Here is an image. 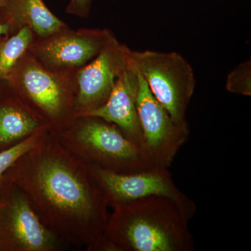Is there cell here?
<instances>
[{"mask_svg":"<svg viewBox=\"0 0 251 251\" xmlns=\"http://www.w3.org/2000/svg\"><path fill=\"white\" fill-rule=\"evenodd\" d=\"M36 215L64 247L99 251L109 219L108 198L90 165L51 128L9 168Z\"/></svg>","mask_w":251,"mask_h":251,"instance_id":"1","label":"cell"},{"mask_svg":"<svg viewBox=\"0 0 251 251\" xmlns=\"http://www.w3.org/2000/svg\"><path fill=\"white\" fill-rule=\"evenodd\" d=\"M112 207L99 251H194L189 220L170 198L150 196Z\"/></svg>","mask_w":251,"mask_h":251,"instance_id":"2","label":"cell"},{"mask_svg":"<svg viewBox=\"0 0 251 251\" xmlns=\"http://www.w3.org/2000/svg\"><path fill=\"white\" fill-rule=\"evenodd\" d=\"M54 131L66 148L90 166L119 173H138L156 167L140 145L116 125L99 117H74Z\"/></svg>","mask_w":251,"mask_h":251,"instance_id":"3","label":"cell"},{"mask_svg":"<svg viewBox=\"0 0 251 251\" xmlns=\"http://www.w3.org/2000/svg\"><path fill=\"white\" fill-rule=\"evenodd\" d=\"M75 74L49 70L28 50L2 82L38 118L57 130L75 115Z\"/></svg>","mask_w":251,"mask_h":251,"instance_id":"4","label":"cell"},{"mask_svg":"<svg viewBox=\"0 0 251 251\" xmlns=\"http://www.w3.org/2000/svg\"><path fill=\"white\" fill-rule=\"evenodd\" d=\"M128 54L157 100L175 121L187 123L186 111L196 89L192 66L176 52L128 49Z\"/></svg>","mask_w":251,"mask_h":251,"instance_id":"5","label":"cell"},{"mask_svg":"<svg viewBox=\"0 0 251 251\" xmlns=\"http://www.w3.org/2000/svg\"><path fill=\"white\" fill-rule=\"evenodd\" d=\"M90 166L110 206L150 196H163L174 201L189 221L194 216L196 203L176 186L168 168L153 167L138 173H119Z\"/></svg>","mask_w":251,"mask_h":251,"instance_id":"6","label":"cell"},{"mask_svg":"<svg viewBox=\"0 0 251 251\" xmlns=\"http://www.w3.org/2000/svg\"><path fill=\"white\" fill-rule=\"evenodd\" d=\"M136 72L139 78L137 110L143 133V150L153 166L168 168L187 141L189 126L188 122L175 121Z\"/></svg>","mask_w":251,"mask_h":251,"instance_id":"7","label":"cell"},{"mask_svg":"<svg viewBox=\"0 0 251 251\" xmlns=\"http://www.w3.org/2000/svg\"><path fill=\"white\" fill-rule=\"evenodd\" d=\"M112 31L108 29H67L36 38L29 49L36 60L50 71L76 72L95 58Z\"/></svg>","mask_w":251,"mask_h":251,"instance_id":"8","label":"cell"},{"mask_svg":"<svg viewBox=\"0 0 251 251\" xmlns=\"http://www.w3.org/2000/svg\"><path fill=\"white\" fill-rule=\"evenodd\" d=\"M128 49L112 32L98 55L75 72L74 117L100 108L107 101L128 63Z\"/></svg>","mask_w":251,"mask_h":251,"instance_id":"9","label":"cell"},{"mask_svg":"<svg viewBox=\"0 0 251 251\" xmlns=\"http://www.w3.org/2000/svg\"><path fill=\"white\" fill-rule=\"evenodd\" d=\"M14 189L2 207V237L8 249L16 251H56L64 246L41 224L24 193Z\"/></svg>","mask_w":251,"mask_h":251,"instance_id":"10","label":"cell"},{"mask_svg":"<svg viewBox=\"0 0 251 251\" xmlns=\"http://www.w3.org/2000/svg\"><path fill=\"white\" fill-rule=\"evenodd\" d=\"M138 91V74L128 59V63L117 77L107 101L100 108L82 116L99 117L116 125L128 138L143 149V133L137 110Z\"/></svg>","mask_w":251,"mask_h":251,"instance_id":"11","label":"cell"},{"mask_svg":"<svg viewBox=\"0 0 251 251\" xmlns=\"http://www.w3.org/2000/svg\"><path fill=\"white\" fill-rule=\"evenodd\" d=\"M0 21L7 28L6 35L28 27L36 38H46L69 27L44 0H4L0 8Z\"/></svg>","mask_w":251,"mask_h":251,"instance_id":"12","label":"cell"},{"mask_svg":"<svg viewBox=\"0 0 251 251\" xmlns=\"http://www.w3.org/2000/svg\"><path fill=\"white\" fill-rule=\"evenodd\" d=\"M7 90L9 98L0 104V143L23 139L49 126L38 118L9 89Z\"/></svg>","mask_w":251,"mask_h":251,"instance_id":"13","label":"cell"},{"mask_svg":"<svg viewBox=\"0 0 251 251\" xmlns=\"http://www.w3.org/2000/svg\"><path fill=\"white\" fill-rule=\"evenodd\" d=\"M35 39V34L28 27L10 35L0 36V82L9 76Z\"/></svg>","mask_w":251,"mask_h":251,"instance_id":"14","label":"cell"},{"mask_svg":"<svg viewBox=\"0 0 251 251\" xmlns=\"http://www.w3.org/2000/svg\"><path fill=\"white\" fill-rule=\"evenodd\" d=\"M49 128H50L49 126H46L29 136L23 138L21 143L16 144L11 148L0 152V181L2 180L3 175L14 165L15 162L25 153L34 148L44 132Z\"/></svg>","mask_w":251,"mask_h":251,"instance_id":"15","label":"cell"},{"mask_svg":"<svg viewBox=\"0 0 251 251\" xmlns=\"http://www.w3.org/2000/svg\"><path fill=\"white\" fill-rule=\"evenodd\" d=\"M226 90L231 93L251 97V62L241 63L234 68L227 77Z\"/></svg>","mask_w":251,"mask_h":251,"instance_id":"16","label":"cell"},{"mask_svg":"<svg viewBox=\"0 0 251 251\" xmlns=\"http://www.w3.org/2000/svg\"><path fill=\"white\" fill-rule=\"evenodd\" d=\"M93 0H69L66 12L80 18L90 16Z\"/></svg>","mask_w":251,"mask_h":251,"instance_id":"17","label":"cell"},{"mask_svg":"<svg viewBox=\"0 0 251 251\" xmlns=\"http://www.w3.org/2000/svg\"><path fill=\"white\" fill-rule=\"evenodd\" d=\"M4 0H0V8L4 3ZM7 34V28L0 21V36L6 35Z\"/></svg>","mask_w":251,"mask_h":251,"instance_id":"18","label":"cell"}]
</instances>
